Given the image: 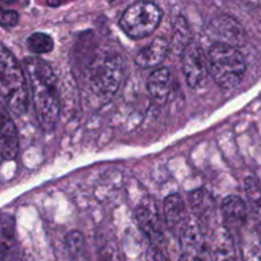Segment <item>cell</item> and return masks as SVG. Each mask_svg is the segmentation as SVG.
I'll return each instance as SVG.
<instances>
[{
  "label": "cell",
  "instance_id": "obj_2",
  "mask_svg": "<svg viewBox=\"0 0 261 261\" xmlns=\"http://www.w3.org/2000/svg\"><path fill=\"white\" fill-rule=\"evenodd\" d=\"M0 92L10 114L22 116L28 109V81L24 69L5 46L0 53Z\"/></svg>",
  "mask_w": 261,
  "mask_h": 261
},
{
  "label": "cell",
  "instance_id": "obj_14",
  "mask_svg": "<svg viewBox=\"0 0 261 261\" xmlns=\"http://www.w3.org/2000/svg\"><path fill=\"white\" fill-rule=\"evenodd\" d=\"M242 261H261V224L256 222L240 231Z\"/></svg>",
  "mask_w": 261,
  "mask_h": 261
},
{
  "label": "cell",
  "instance_id": "obj_10",
  "mask_svg": "<svg viewBox=\"0 0 261 261\" xmlns=\"http://www.w3.org/2000/svg\"><path fill=\"white\" fill-rule=\"evenodd\" d=\"M222 216L229 231L240 232L247 223L246 204L237 195L227 196L222 203Z\"/></svg>",
  "mask_w": 261,
  "mask_h": 261
},
{
  "label": "cell",
  "instance_id": "obj_13",
  "mask_svg": "<svg viewBox=\"0 0 261 261\" xmlns=\"http://www.w3.org/2000/svg\"><path fill=\"white\" fill-rule=\"evenodd\" d=\"M189 204L195 218L200 223H211L216 217V203L213 196L205 189L193 190L189 194Z\"/></svg>",
  "mask_w": 261,
  "mask_h": 261
},
{
  "label": "cell",
  "instance_id": "obj_25",
  "mask_svg": "<svg viewBox=\"0 0 261 261\" xmlns=\"http://www.w3.org/2000/svg\"><path fill=\"white\" fill-rule=\"evenodd\" d=\"M61 0H47V4L50 5V7H58V5H60Z\"/></svg>",
  "mask_w": 261,
  "mask_h": 261
},
{
  "label": "cell",
  "instance_id": "obj_18",
  "mask_svg": "<svg viewBox=\"0 0 261 261\" xmlns=\"http://www.w3.org/2000/svg\"><path fill=\"white\" fill-rule=\"evenodd\" d=\"M191 43V32L188 22L184 17H177L173 22L172 42L171 48L178 55H182L185 48Z\"/></svg>",
  "mask_w": 261,
  "mask_h": 261
},
{
  "label": "cell",
  "instance_id": "obj_15",
  "mask_svg": "<svg viewBox=\"0 0 261 261\" xmlns=\"http://www.w3.org/2000/svg\"><path fill=\"white\" fill-rule=\"evenodd\" d=\"M170 48L171 45L166 38H155L147 47L139 51L135 58V63L140 68H154L167 58Z\"/></svg>",
  "mask_w": 261,
  "mask_h": 261
},
{
  "label": "cell",
  "instance_id": "obj_24",
  "mask_svg": "<svg viewBox=\"0 0 261 261\" xmlns=\"http://www.w3.org/2000/svg\"><path fill=\"white\" fill-rule=\"evenodd\" d=\"M19 20V15L15 10H2V25L3 27H14Z\"/></svg>",
  "mask_w": 261,
  "mask_h": 261
},
{
  "label": "cell",
  "instance_id": "obj_4",
  "mask_svg": "<svg viewBox=\"0 0 261 261\" xmlns=\"http://www.w3.org/2000/svg\"><path fill=\"white\" fill-rule=\"evenodd\" d=\"M125 65L117 54H107L97 59L88 69V83L91 91L98 98L110 99L122 83Z\"/></svg>",
  "mask_w": 261,
  "mask_h": 261
},
{
  "label": "cell",
  "instance_id": "obj_22",
  "mask_svg": "<svg viewBox=\"0 0 261 261\" xmlns=\"http://www.w3.org/2000/svg\"><path fill=\"white\" fill-rule=\"evenodd\" d=\"M99 261H122L116 242L112 239H103L98 244Z\"/></svg>",
  "mask_w": 261,
  "mask_h": 261
},
{
  "label": "cell",
  "instance_id": "obj_6",
  "mask_svg": "<svg viewBox=\"0 0 261 261\" xmlns=\"http://www.w3.org/2000/svg\"><path fill=\"white\" fill-rule=\"evenodd\" d=\"M184 261H206L209 257L205 232L198 218H188L178 232Z\"/></svg>",
  "mask_w": 261,
  "mask_h": 261
},
{
  "label": "cell",
  "instance_id": "obj_21",
  "mask_svg": "<svg viewBox=\"0 0 261 261\" xmlns=\"http://www.w3.org/2000/svg\"><path fill=\"white\" fill-rule=\"evenodd\" d=\"M14 242V219L10 216L3 214L2 218V249L3 257L10 251Z\"/></svg>",
  "mask_w": 261,
  "mask_h": 261
},
{
  "label": "cell",
  "instance_id": "obj_19",
  "mask_svg": "<svg viewBox=\"0 0 261 261\" xmlns=\"http://www.w3.org/2000/svg\"><path fill=\"white\" fill-rule=\"evenodd\" d=\"M244 188L255 222L261 224V185L255 177H247Z\"/></svg>",
  "mask_w": 261,
  "mask_h": 261
},
{
  "label": "cell",
  "instance_id": "obj_5",
  "mask_svg": "<svg viewBox=\"0 0 261 261\" xmlns=\"http://www.w3.org/2000/svg\"><path fill=\"white\" fill-rule=\"evenodd\" d=\"M162 12L157 4L140 0L125 9L120 18V27L130 38L139 40L152 35L160 25Z\"/></svg>",
  "mask_w": 261,
  "mask_h": 261
},
{
  "label": "cell",
  "instance_id": "obj_26",
  "mask_svg": "<svg viewBox=\"0 0 261 261\" xmlns=\"http://www.w3.org/2000/svg\"><path fill=\"white\" fill-rule=\"evenodd\" d=\"M182 261H184V260H182Z\"/></svg>",
  "mask_w": 261,
  "mask_h": 261
},
{
  "label": "cell",
  "instance_id": "obj_16",
  "mask_svg": "<svg viewBox=\"0 0 261 261\" xmlns=\"http://www.w3.org/2000/svg\"><path fill=\"white\" fill-rule=\"evenodd\" d=\"M148 93L157 103H165L171 89V73L167 68H158L149 75L147 82Z\"/></svg>",
  "mask_w": 261,
  "mask_h": 261
},
{
  "label": "cell",
  "instance_id": "obj_20",
  "mask_svg": "<svg viewBox=\"0 0 261 261\" xmlns=\"http://www.w3.org/2000/svg\"><path fill=\"white\" fill-rule=\"evenodd\" d=\"M27 46L35 54H47L53 51L54 40L43 32H36L27 38Z\"/></svg>",
  "mask_w": 261,
  "mask_h": 261
},
{
  "label": "cell",
  "instance_id": "obj_1",
  "mask_svg": "<svg viewBox=\"0 0 261 261\" xmlns=\"http://www.w3.org/2000/svg\"><path fill=\"white\" fill-rule=\"evenodd\" d=\"M23 69L38 124L45 132H51L60 116V94L55 73L46 61L33 56L24 59Z\"/></svg>",
  "mask_w": 261,
  "mask_h": 261
},
{
  "label": "cell",
  "instance_id": "obj_3",
  "mask_svg": "<svg viewBox=\"0 0 261 261\" xmlns=\"http://www.w3.org/2000/svg\"><path fill=\"white\" fill-rule=\"evenodd\" d=\"M209 71L216 83L223 89L239 86L246 71V63L242 54L226 42H214L208 51Z\"/></svg>",
  "mask_w": 261,
  "mask_h": 261
},
{
  "label": "cell",
  "instance_id": "obj_9",
  "mask_svg": "<svg viewBox=\"0 0 261 261\" xmlns=\"http://www.w3.org/2000/svg\"><path fill=\"white\" fill-rule=\"evenodd\" d=\"M135 218H137L138 226L142 229L143 233L148 237L152 245L162 246L165 237H163L162 223L153 205H140L135 211Z\"/></svg>",
  "mask_w": 261,
  "mask_h": 261
},
{
  "label": "cell",
  "instance_id": "obj_12",
  "mask_svg": "<svg viewBox=\"0 0 261 261\" xmlns=\"http://www.w3.org/2000/svg\"><path fill=\"white\" fill-rule=\"evenodd\" d=\"M163 217L166 227L171 232L178 231L188 221L186 216V204L180 194H171L163 201Z\"/></svg>",
  "mask_w": 261,
  "mask_h": 261
},
{
  "label": "cell",
  "instance_id": "obj_11",
  "mask_svg": "<svg viewBox=\"0 0 261 261\" xmlns=\"http://www.w3.org/2000/svg\"><path fill=\"white\" fill-rule=\"evenodd\" d=\"M2 134H0V153L4 161H10L18 154L19 150V140L18 132L10 117V112L7 107L2 109Z\"/></svg>",
  "mask_w": 261,
  "mask_h": 261
},
{
  "label": "cell",
  "instance_id": "obj_8",
  "mask_svg": "<svg viewBox=\"0 0 261 261\" xmlns=\"http://www.w3.org/2000/svg\"><path fill=\"white\" fill-rule=\"evenodd\" d=\"M208 249L212 261H239L232 232L224 224L213 229L209 237Z\"/></svg>",
  "mask_w": 261,
  "mask_h": 261
},
{
  "label": "cell",
  "instance_id": "obj_23",
  "mask_svg": "<svg viewBox=\"0 0 261 261\" xmlns=\"http://www.w3.org/2000/svg\"><path fill=\"white\" fill-rule=\"evenodd\" d=\"M66 246H68L71 256L75 257V259L81 256L83 257L84 252H86V242H84L83 234L79 233L78 231L69 233L66 237Z\"/></svg>",
  "mask_w": 261,
  "mask_h": 261
},
{
  "label": "cell",
  "instance_id": "obj_17",
  "mask_svg": "<svg viewBox=\"0 0 261 261\" xmlns=\"http://www.w3.org/2000/svg\"><path fill=\"white\" fill-rule=\"evenodd\" d=\"M213 31L218 33L219 37L226 38V43L233 45L234 42L240 41L244 36V31H242L241 25L236 19L231 17H221L216 23H214Z\"/></svg>",
  "mask_w": 261,
  "mask_h": 261
},
{
  "label": "cell",
  "instance_id": "obj_7",
  "mask_svg": "<svg viewBox=\"0 0 261 261\" xmlns=\"http://www.w3.org/2000/svg\"><path fill=\"white\" fill-rule=\"evenodd\" d=\"M182 70L186 83L191 89H199L205 84L209 71L208 58L203 48L191 42L182 53Z\"/></svg>",
  "mask_w": 261,
  "mask_h": 261
}]
</instances>
